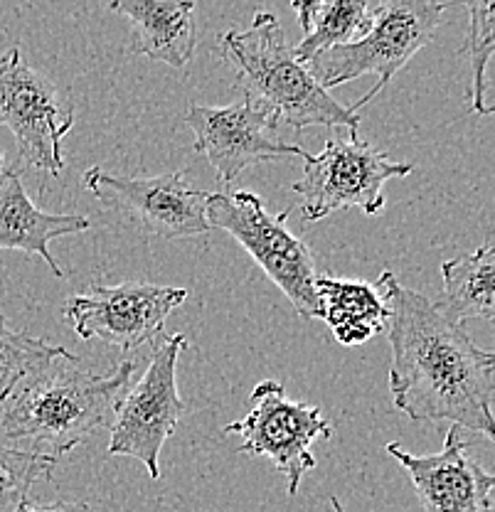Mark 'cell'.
Wrapping results in <instances>:
<instances>
[{
  "mask_svg": "<svg viewBox=\"0 0 495 512\" xmlns=\"http://www.w3.org/2000/svg\"><path fill=\"white\" fill-rule=\"evenodd\" d=\"M217 55L237 74L244 101L269 111L296 131L308 126H345L358 133L360 116L333 99L296 57L274 13L254 15L252 28L217 37Z\"/></svg>",
  "mask_w": 495,
  "mask_h": 512,
  "instance_id": "3957f363",
  "label": "cell"
},
{
  "mask_svg": "<svg viewBox=\"0 0 495 512\" xmlns=\"http://www.w3.org/2000/svg\"><path fill=\"white\" fill-rule=\"evenodd\" d=\"M188 301V291L148 281H124L119 286H94L65 303V318L82 340H101L124 352L163 335L165 320Z\"/></svg>",
  "mask_w": 495,
  "mask_h": 512,
  "instance_id": "30bf717a",
  "label": "cell"
},
{
  "mask_svg": "<svg viewBox=\"0 0 495 512\" xmlns=\"http://www.w3.org/2000/svg\"><path fill=\"white\" fill-rule=\"evenodd\" d=\"M294 13L303 30V40L294 47L303 64L330 47L358 42L370 32L380 3L365 0H296Z\"/></svg>",
  "mask_w": 495,
  "mask_h": 512,
  "instance_id": "e0dca14e",
  "label": "cell"
},
{
  "mask_svg": "<svg viewBox=\"0 0 495 512\" xmlns=\"http://www.w3.org/2000/svg\"><path fill=\"white\" fill-rule=\"evenodd\" d=\"M65 352L67 350L60 345L13 330L0 311V404L28 377L45 370L50 362H55Z\"/></svg>",
  "mask_w": 495,
  "mask_h": 512,
  "instance_id": "ffe728a7",
  "label": "cell"
},
{
  "mask_svg": "<svg viewBox=\"0 0 495 512\" xmlns=\"http://www.w3.org/2000/svg\"><path fill=\"white\" fill-rule=\"evenodd\" d=\"M0 124L13 133L20 160L60 178L62 141L74 126L72 96L23 62L18 47L0 55Z\"/></svg>",
  "mask_w": 495,
  "mask_h": 512,
  "instance_id": "8992f818",
  "label": "cell"
},
{
  "mask_svg": "<svg viewBox=\"0 0 495 512\" xmlns=\"http://www.w3.org/2000/svg\"><path fill=\"white\" fill-rule=\"evenodd\" d=\"M185 124L193 128V148L215 168L222 183H232L252 165L306 156L301 146L281 141L279 121L269 111L242 101L232 106H190Z\"/></svg>",
  "mask_w": 495,
  "mask_h": 512,
  "instance_id": "7c38bea8",
  "label": "cell"
},
{
  "mask_svg": "<svg viewBox=\"0 0 495 512\" xmlns=\"http://www.w3.org/2000/svg\"><path fill=\"white\" fill-rule=\"evenodd\" d=\"M316 296L321 301V318L330 325L340 345H363L385 330V303L380 291L365 281L318 274Z\"/></svg>",
  "mask_w": 495,
  "mask_h": 512,
  "instance_id": "2e32d148",
  "label": "cell"
},
{
  "mask_svg": "<svg viewBox=\"0 0 495 512\" xmlns=\"http://www.w3.org/2000/svg\"><path fill=\"white\" fill-rule=\"evenodd\" d=\"M55 458L0 444V512H18L30 505V490L40 478H50Z\"/></svg>",
  "mask_w": 495,
  "mask_h": 512,
  "instance_id": "44dd1931",
  "label": "cell"
},
{
  "mask_svg": "<svg viewBox=\"0 0 495 512\" xmlns=\"http://www.w3.org/2000/svg\"><path fill=\"white\" fill-rule=\"evenodd\" d=\"M84 188L153 237L188 239L210 232L205 217L210 192L190 188L180 170L156 178H119L101 168H89Z\"/></svg>",
  "mask_w": 495,
  "mask_h": 512,
  "instance_id": "8fae6325",
  "label": "cell"
},
{
  "mask_svg": "<svg viewBox=\"0 0 495 512\" xmlns=\"http://www.w3.org/2000/svg\"><path fill=\"white\" fill-rule=\"evenodd\" d=\"M92 227L82 215H52L30 200L18 170H0V252L15 249L42 256L50 271L62 279V266L50 254V242L69 234H82Z\"/></svg>",
  "mask_w": 495,
  "mask_h": 512,
  "instance_id": "5bb4252c",
  "label": "cell"
},
{
  "mask_svg": "<svg viewBox=\"0 0 495 512\" xmlns=\"http://www.w3.org/2000/svg\"><path fill=\"white\" fill-rule=\"evenodd\" d=\"M109 10L131 20V50L153 62L183 69L198 45L195 3L175 0H119Z\"/></svg>",
  "mask_w": 495,
  "mask_h": 512,
  "instance_id": "9a60e30c",
  "label": "cell"
},
{
  "mask_svg": "<svg viewBox=\"0 0 495 512\" xmlns=\"http://www.w3.org/2000/svg\"><path fill=\"white\" fill-rule=\"evenodd\" d=\"M330 508H333V512H348V510L343 508V503H340V500L335 498V495H333V498H330Z\"/></svg>",
  "mask_w": 495,
  "mask_h": 512,
  "instance_id": "603a6c76",
  "label": "cell"
},
{
  "mask_svg": "<svg viewBox=\"0 0 495 512\" xmlns=\"http://www.w3.org/2000/svg\"><path fill=\"white\" fill-rule=\"evenodd\" d=\"M414 165L392 160L387 153H377L350 133V141L328 138L318 156H303V178L294 183L301 197V212L306 222H318L330 212L358 207L375 217L385 207L382 185L390 178H404Z\"/></svg>",
  "mask_w": 495,
  "mask_h": 512,
  "instance_id": "52a82bcc",
  "label": "cell"
},
{
  "mask_svg": "<svg viewBox=\"0 0 495 512\" xmlns=\"http://www.w3.org/2000/svg\"><path fill=\"white\" fill-rule=\"evenodd\" d=\"M185 348V335H170L156 345L151 365L136 387L121 399L111 424L109 456L136 458L146 466L153 480L161 478V451L185 414L175 380L180 352Z\"/></svg>",
  "mask_w": 495,
  "mask_h": 512,
  "instance_id": "ba28073f",
  "label": "cell"
},
{
  "mask_svg": "<svg viewBox=\"0 0 495 512\" xmlns=\"http://www.w3.org/2000/svg\"><path fill=\"white\" fill-rule=\"evenodd\" d=\"M225 434L242 436L239 453L269 458L289 480V493L296 495L303 473L316 468L311 444L330 439L333 426L318 407L286 397L284 384L264 380L252 392V412L227 424Z\"/></svg>",
  "mask_w": 495,
  "mask_h": 512,
  "instance_id": "9c48e42d",
  "label": "cell"
},
{
  "mask_svg": "<svg viewBox=\"0 0 495 512\" xmlns=\"http://www.w3.org/2000/svg\"><path fill=\"white\" fill-rule=\"evenodd\" d=\"M266 212L254 192H210L205 202V217L210 229H225L259 269L284 291L298 316L321 318V301L316 296V261L311 249L286 229V217Z\"/></svg>",
  "mask_w": 495,
  "mask_h": 512,
  "instance_id": "5b68a950",
  "label": "cell"
},
{
  "mask_svg": "<svg viewBox=\"0 0 495 512\" xmlns=\"http://www.w3.org/2000/svg\"><path fill=\"white\" fill-rule=\"evenodd\" d=\"M387 453L409 473L427 512H493L495 478L468 456L459 426L446 431L444 448L434 456H417L399 444L387 446Z\"/></svg>",
  "mask_w": 495,
  "mask_h": 512,
  "instance_id": "4fadbf2b",
  "label": "cell"
},
{
  "mask_svg": "<svg viewBox=\"0 0 495 512\" xmlns=\"http://www.w3.org/2000/svg\"><path fill=\"white\" fill-rule=\"evenodd\" d=\"M0 170H3V153H0Z\"/></svg>",
  "mask_w": 495,
  "mask_h": 512,
  "instance_id": "cb8c5ba5",
  "label": "cell"
},
{
  "mask_svg": "<svg viewBox=\"0 0 495 512\" xmlns=\"http://www.w3.org/2000/svg\"><path fill=\"white\" fill-rule=\"evenodd\" d=\"M468 32L461 52L471 57V114L491 116L493 106V82L491 60L495 50V3L478 0L468 3Z\"/></svg>",
  "mask_w": 495,
  "mask_h": 512,
  "instance_id": "d6986e66",
  "label": "cell"
},
{
  "mask_svg": "<svg viewBox=\"0 0 495 512\" xmlns=\"http://www.w3.org/2000/svg\"><path fill=\"white\" fill-rule=\"evenodd\" d=\"M133 370V362H121L111 375H99L82 370L79 357L65 352L5 399L0 429L8 441H30V451L57 461L101 426L114 424Z\"/></svg>",
  "mask_w": 495,
  "mask_h": 512,
  "instance_id": "7a4b0ae2",
  "label": "cell"
},
{
  "mask_svg": "<svg viewBox=\"0 0 495 512\" xmlns=\"http://www.w3.org/2000/svg\"><path fill=\"white\" fill-rule=\"evenodd\" d=\"M446 10L449 5L444 3H414V0L380 3L375 23L363 40L321 52L306 62L308 72L326 92L363 74H375V87L350 106L358 114L360 106L370 104L395 79L399 69L434 40L436 30L444 23Z\"/></svg>",
  "mask_w": 495,
  "mask_h": 512,
  "instance_id": "277c9868",
  "label": "cell"
},
{
  "mask_svg": "<svg viewBox=\"0 0 495 512\" xmlns=\"http://www.w3.org/2000/svg\"><path fill=\"white\" fill-rule=\"evenodd\" d=\"M18 512H94V510L84 503H52V505L30 503Z\"/></svg>",
  "mask_w": 495,
  "mask_h": 512,
  "instance_id": "7402d4cb",
  "label": "cell"
},
{
  "mask_svg": "<svg viewBox=\"0 0 495 512\" xmlns=\"http://www.w3.org/2000/svg\"><path fill=\"white\" fill-rule=\"evenodd\" d=\"M444 276V301L439 303L456 323L463 320H493L495 318V252L493 247H481L473 254L456 256L441 264Z\"/></svg>",
  "mask_w": 495,
  "mask_h": 512,
  "instance_id": "ac0fdd59",
  "label": "cell"
},
{
  "mask_svg": "<svg viewBox=\"0 0 495 512\" xmlns=\"http://www.w3.org/2000/svg\"><path fill=\"white\" fill-rule=\"evenodd\" d=\"M375 288L387 308L395 407L414 421H451L493 439V352L478 348L463 323L424 293L399 284L392 271H382Z\"/></svg>",
  "mask_w": 495,
  "mask_h": 512,
  "instance_id": "6da1fadb",
  "label": "cell"
}]
</instances>
